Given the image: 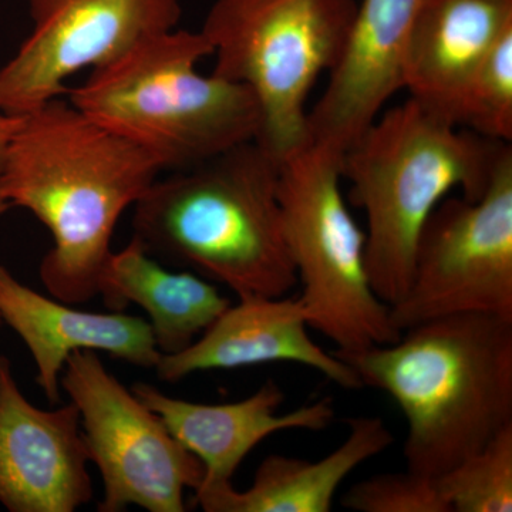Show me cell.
Instances as JSON below:
<instances>
[{
	"label": "cell",
	"instance_id": "6da1fadb",
	"mask_svg": "<svg viewBox=\"0 0 512 512\" xmlns=\"http://www.w3.org/2000/svg\"><path fill=\"white\" fill-rule=\"evenodd\" d=\"M163 173L147 151L55 99L20 116L0 170V192L45 225L53 247L39 266L52 298L99 296L121 215Z\"/></svg>",
	"mask_w": 512,
	"mask_h": 512
},
{
	"label": "cell",
	"instance_id": "7a4b0ae2",
	"mask_svg": "<svg viewBox=\"0 0 512 512\" xmlns=\"http://www.w3.org/2000/svg\"><path fill=\"white\" fill-rule=\"evenodd\" d=\"M333 355L402 410L413 473L439 477L512 424V319L444 316L389 345Z\"/></svg>",
	"mask_w": 512,
	"mask_h": 512
},
{
	"label": "cell",
	"instance_id": "3957f363",
	"mask_svg": "<svg viewBox=\"0 0 512 512\" xmlns=\"http://www.w3.org/2000/svg\"><path fill=\"white\" fill-rule=\"evenodd\" d=\"M279 163L256 141L158 177L134 205L133 237L153 256L228 286L281 298L298 284L278 198Z\"/></svg>",
	"mask_w": 512,
	"mask_h": 512
},
{
	"label": "cell",
	"instance_id": "277c9868",
	"mask_svg": "<svg viewBox=\"0 0 512 512\" xmlns=\"http://www.w3.org/2000/svg\"><path fill=\"white\" fill-rule=\"evenodd\" d=\"M510 143L461 130L409 97L342 154L349 198L366 215V271L387 306L403 298L421 229L451 191L477 201Z\"/></svg>",
	"mask_w": 512,
	"mask_h": 512
},
{
	"label": "cell",
	"instance_id": "5b68a950",
	"mask_svg": "<svg viewBox=\"0 0 512 512\" xmlns=\"http://www.w3.org/2000/svg\"><path fill=\"white\" fill-rule=\"evenodd\" d=\"M200 32L168 30L67 89L70 103L147 151L163 171L194 167L256 140L261 111L242 84L197 64L212 56Z\"/></svg>",
	"mask_w": 512,
	"mask_h": 512
},
{
	"label": "cell",
	"instance_id": "8992f818",
	"mask_svg": "<svg viewBox=\"0 0 512 512\" xmlns=\"http://www.w3.org/2000/svg\"><path fill=\"white\" fill-rule=\"evenodd\" d=\"M356 0H215L201 33L212 73L248 87L261 111L256 143L281 161L308 143V103L342 59Z\"/></svg>",
	"mask_w": 512,
	"mask_h": 512
},
{
	"label": "cell",
	"instance_id": "52a82bcc",
	"mask_svg": "<svg viewBox=\"0 0 512 512\" xmlns=\"http://www.w3.org/2000/svg\"><path fill=\"white\" fill-rule=\"evenodd\" d=\"M342 154L308 143L279 161L278 198L309 328L350 353L400 338L366 271V232L342 191Z\"/></svg>",
	"mask_w": 512,
	"mask_h": 512
},
{
	"label": "cell",
	"instance_id": "ba28073f",
	"mask_svg": "<svg viewBox=\"0 0 512 512\" xmlns=\"http://www.w3.org/2000/svg\"><path fill=\"white\" fill-rule=\"evenodd\" d=\"M512 319V148L477 201L444 198L421 229L409 288L390 319L399 332L444 316Z\"/></svg>",
	"mask_w": 512,
	"mask_h": 512
},
{
	"label": "cell",
	"instance_id": "9c48e42d",
	"mask_svg": "<svg viewBox=\"0 0 512 512\" xmlns=\"http://www.w3.org/2000/svg\"><path fill=\"white\" fill-rule=\"evenodd\" d=\"M60 386L79 410L87 454L103 483L97 511H187L185 491L200 487L204 466L96 352H74Z\"/></svg>",
	"mask_w": 512,
	"mask_h": 512
},
{
	"label": "cell",
	"instance_id": "30bf717a",
	"mask_svg": "<svg viewBox=\"0 0 512 512\" xmlns=\"http://www.w3.org/2000/svg\"><path fill=\"white\" fill-rule=\"evenodd\" d=\"M33 29L0 69V111L25 116L67 94L69 77L116 62L177 28L178 0H29Z\"/></svg>",
	"mask_w": 512,
	"mask_h": 512
},
{
	"label": "cell",
	"instance_id": "8fae6325",
	"mask_svg": "<svg viewBox=\"0 0 512 512\" xmlns=\"http://www.w3.org/2000/svg\"><path fill=\"white\" fill-rule=\"evenodd\" d=\"M89 454L72 402L42 410L0 355V504L10 512H74L93 500Z\"/></svg>",
	"mask_w": 512,
	"mask_h": 512
},
{
	"label": "cell",
	"instance_id": "7c38bea8",
	"mask_svg": "<svg viewBox=\"0 0 512 512\" xmlns=\"http://www.w3.org/2000/svg\"><path fill=\"white\" fill-rule=\"evenodd\" d=\"M426 0H362L342 59L308 111V138L340 154L403 90V60Z\"/></svg>",
	"mask_w": 512,
	"mask_h": 512
},
{
	"label": "cell",
	"instance_id": "4fadbf2b",
	"mask_svg": "<svg viewBox=\"0 0 512 512\" xmlns=\"http://www.w3.org/2000/svg\"><path fill=\"white\" fill-rule=\"evenodd\" d=\"M131 390L204 466V480L194 491V500L234 485L232 480L242 461L272 434L288 430L322 431L328 429L336 416L328 397L279 413L285 393L272 379L247 399L224 404L177 399L148 383H136Z\"/></svg>",
	"mask_w": 512,
	"mask_h": 512
},
{
	"label": "cell",
	"instance_id": "5bb4252c",
	"mask_svg": "<svg viewBox=\"0 0 512 512\" xmlns=\"http://www.w3.org/2000/svg\"><path fill=\"white\" fill-rule=\"evenodd\" d=\"M308 329L298 296L239 299L183 352L161 355L154 370L163 382L178 383L198 372L288 362L316 370L342 389H362L355 370L320 348Z\"/></svg>",
	"mask_w": 512,
	"mask_h": 512
},
{
	"label": "cell",
	"instance_id": "9a60e30c",
	"mask_svg": "<svg viewBox=\"0 0 512 512\" xmlns=\"http://www.w3.org/2000/svg\"><path fill=\"white\" fill-rule=\"evenodd\" d=\"M0 318L23 340L36 366V383L50 403L60 400L67 359L79 350L106 352L130 365L156 369L161 353L150 323L123 312L79 311L22 284L0 265Z\"/></svg>",
	"mask_w": 512,
	"mask_h": 512
},
{
	"label": "cell",
	"instance_id": "2e32d148",
	"mask_svg": "<svg viewBox=\"0 0 512 512\" xmlns=\"http://www.w3.org/2000/svg\"><path fill=\"white\" fill-rule=\"evenodd\" d=\"M512 29V0H426L403 60V90L456 124L471 76Z\"/></svg>",
	"mask_w": 512,
	"mask_h": 512
},
{
	"label": "cell",
	"instance_id": "e0dca14e",
	"mask_svg": "<svg viewBox=\"0 0 512 512\" xmlns=\"http://www.w3.org/2000/svg\"><path fill=\"white\" fill-rule=\"evenodd\" d=\"M99 296L114 312H123L131 303L140 306L161 355L183 352L232 303L204 276L168 271L136 237L111 254Z\"/></svg>",
	"mask_w": 512,
	"mask_h": 512
},
{
	"label": "cell",
	"instance_id": "ac0fdd59",
	"mask_svg": "<svg viewBox=\"0 0 512 512\" xmlns=\"http://www.w3.org/2000/svg\"><path fill=\"white\" fill-rule=\"evenodd\" d=\"M346 423L348 436L328 456L309 461L272 454L259 464L247 490L231 485L195 498V504L205 512H329L343 481L394 443L380 417H350Z\"/></svg>",
	"mask_w": 512,
	"mask_h": 512
},
{
	"label": "cell",
	"instance_id": "d6986e66",
	"mask_svg": "<svg viewBox=\"0 0 512 512\" xmlns=\"http://www.w3.org/2000/svg\"><path fill=\"white\" fill-rule=\"evenodd\" d=\"M436 484L450 512H511L512 424Z\"/></svg>",
	"mask_w": 512,
	"mask_h": 512
},
{
	"label": "cell",
	"instance_id": "ffe728a7",
	"mask_svg": "<svg viewBox=\"0 0 512 512\" xmlns=\"http://www.w3.org/2000/svg\"><path fill=\"white\" fill-rule=\"evenodd\" d=\"M456 123L478 136L511 143L512 29L471 76L458 104Z\"/></svg>",
	"mask_w": 512,
	"mask_h": 512
},
{
	"label": "cell",
	"instance_id": "44dd1931",
	"mask_svg": "<svg viewBox=\"0 0 512 512\" xmlns=\"http://www.w3.org/2000/svg\"><path fill=\"white\" fill-rule=\"evenodd\" d=\"M342 505L356 512H450L436 478L410 470L353 484L343 495Z\"/></svg>",
	"mask_w": 512,
	"mask_h": 512
},
{
	"label": "cell",
	"instance_id": "7402d4cb",
	"mask_svg": "<svg viewBox=\"0 0 512 512\" xmlns=\"http://www.w3.org/2000/svg\"><path fill=\"white\" fill-rule=\"evenodd\" d=\"M19 123L20 116H9V114L0 111V170H2V165L5 163L10 141L15 136Z\"/></svg>",
	"mask_w": 512,
	"mask_h": 512
},
{
	"label": "cell",
	"instance_id": "603a6c76",
	"mask_svg": "<svg viewBox=\"0 0 512 512\" xmlns=\"http://www.w3.org/2000/svg\"><path fill=\"white\" fill-rule=\"evenodd\" d=\"M12 208V205L9 204L8 200L3 197L2 192H0V217L5 215Z\"/></svg>",
	"mask_w": 512,
	"mask_h": 512
},
{
	"label": "cell",
	"instance_id": "cb8c5ba5",
	"mask_svg": "<svg viewBox=\"0 0 512 512\" xmlns=\"http://www.w3.org/2000/svg\"><path fill=\"white\" fill-rule=\"evenodd\" d=\"M2 325H3V320H2V318H0V326H2Z\"/></svg>",
	"mask_w": 512,
	"mask_h": 512
}]
</instances>
